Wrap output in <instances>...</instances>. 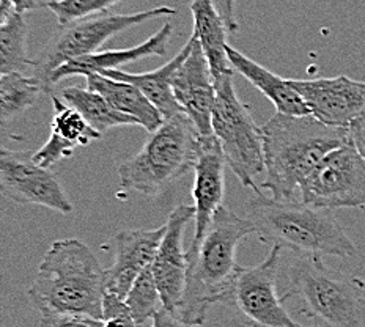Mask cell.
<instances>
[{
    "mask_svg": "<svg viewBox=\"0 0 365 327\" xmlns=\"http://www.w3.org/2000/svg\"><path fill=\"white\" fill-rule=\"evenodd\" d=\"M263 129L264 180L262 187L276 200H296L319 162L349 140L346 128H334L312 115H276Z\"/></svg>",
    "mask_w": 365,
    "mask_h": 327,
    "instance_id": "obj_1",
    "label": "cell"
},
{
    "mask_svg": "<svg viewBox=\"0 0 365 327\" xmlns=\"http://www.w3.org/2000/svg\"><path fill=\"white\" fill-rule=\"evenodd\" d=\"M254 233L255 227L247 217L237 216L227 207L219 208L200 244L187 249L185 296L175 313L182 323L202 326L210 306H227L241 269L237 263L238 246Z\"/></svg>",
    "mask_w": 365,
    "mask_h": 327,
    "instance_id": "obj_2",
    "label": "cell"
},
{
    "mask_svg": "<svg viewBox=\"0 0 365 327\" xmlns=\"http://www.w3.org/2000/svg\"><path fill=\"white\" fill-rule=\"evenodd\" d=\"M108 271L81 239H60L49 247L30 285V303L46 315H78L103 319Z\"/></svg>",
    "mask_w": 365,
    "mask_h": 327,
    "instance_id": "obj_3",
    "label": "cell"
},
{
    "mask_svg": "<svg viewBox=\"0 0 365 327\" xmlns=\"http://www.w3.org/2000/svg\"><path fill=\"white\" fill-rule=\"evenodd\" d=\"M247 219L264 242L302 255L349 258L357 254L351 238L332 209L314 208L296 200H276L257 192L247 204Z\"/></svg>",
    "mask_w": 365,
    "mask_h": 327,
    "instance_id": "obj_4",
    "label": "cell"
},
{
    "mask_svg": "<svg viewBox=\"0 0 365 327\" xmlns=\"http://www.w3.org/2000/svg\"><path fill=\"white\" fill-rule=\"evenodd\" d=\"M200 145L202 134L186 113L165 120L139 153L120 165V186L128 192L161 195L194 169Z\"/></svg>",
    "mask_w": 365,
    "mask_h": 327,
    "instance_id": "obj_5",
    "label": "cell"
},
{
    "mask_svg": "<svg viewBox=\"0 0 365 327\" xmlns=\"http://www.w3.org/2000/svg\"><path fill=\"white\" fill-rule=\"evenodd\" d=\"M284 301L298 298L301 311L324 327H365V282L328 268L319 255H302L290 266Z\"/></svg>",
    "mask_w": 365,
    "mask_h": 327,
    "instance_id": "obj_6",
    "label": "cell"
},
{
    "mask_svg": "<svg viewBox=\"0 0 365 327\" xmlns=\"http://www.w3.org/2000/svg\"><path fill=\"white\" fill-rule=\"evenodd\" d=\"M235 73L215 79L216 101L212 108L211 128L227 165L245 187H257V177L264 172L263 129L255 123L249 105L240 100L235 90Z\"/></svg>",
    "mask_w": 365,
    "mask_h": 327,
    "instance_id": "obj_7",
    "label": "cell"
},
{
    "mask_svg": "<svg viewBox=\"0 0 365 327\" xmlns=\"http://www.w3.org/2000/svg\"><path fill=\"white\" fill-rule=\"evenodd\" d=\"M177 10L164 5L131 14H113L108 11L62 26L54 38H51L41 56L34 60L32 76L40 82L44 93H51V76L62 65L74 58L95 54L106 41L128 28L163 16H173Z\"/></svg>",
    "mask_w": 365,
    "mask_h": 327,
    "instance_id": "obj_8",
    "label": "cell"
},
{
    "mask_svg": "<svg viewBox=\"0 0 365 327\" xmlns=\"http://www.w3.org/2000/svg\"><path fill=\"white\" fill-rule=\"evenodd\" d=\"M299 199L323 209L365 207V161L351 139L319 162L304 182Z\"/></svg>",
    "mask_w": 365,
    "mask_h": 327,
    "instance_id": "obj_9",
    "label": "cell"
},
{
    "mask_svg": "<svg viewBox=\"0 0 365 327\" xmlns=\"http://www.w3.org/2000/svg\"><path fill=\"white\" fill-rule=\"evenodd\" d=\"M284 247L274 244L262 263L242 268L235 280L230 301L257 327H302L288 313L277 294V274Z\"/></svg>",
    "mask_w": 365,
    "mask_h": 327,
    "instance_id": "obj_10",
    "label": "cell"
},
{
    "mask_svg": "<svg viewBox=\"0 0 365 327\" xmlns=\"http://www.w3.org/2000/svg\"><path fill=\"white\" fill-rule=\"evenodd\" d=\"M0 189L16 203L38 204L60 214H71L73 203L58 177L16 151H0Z\"/></svg>",
    "mask_w": 365,
    "mask_h": 327,
    "instance_id": "obj_11",
    "label": "cell"
},
{
    "mask_svg": "<svg viewBox=\"0 0 365 327\" xmlns=\"http://www.w3.org/2000/svg\"><path fill=\"white\" fill-rule=\"evenodd\" d=\"M302 96L310 115L334 128H349L365 113V82L348 76L318 79H290Z\"/></svg>",
    "mask_w": 365,
    "mask_h": 327,
    "instance_id": "obj_12",
    "label": "cell"
},
{
    "mask_svg": "<svg viewBox=\"0 0 365 327\" xmlns=\"http://www.w3.org/2000/svg\"><path fill=\"white\" fill-rule=\"evenodd\" d=\"M195 217V207L178 204L169 219L167 230L158 249L151 271L156 280L159 294L164 303V308L177 313L180 303L185 296L187 279V250H185V232L191 220Z\"/></svg>",
    "mask_w": 365,
    "mask_h": 327,
    "instance_id": "obj_13",
    "label": "cell"
},
{
    "mask_svg": "<svg viewBox=\"0 0 365 327\" xmlns=\"http://www.w3.org/2000/svg\"><path fill=\"white\" fill-rule=\"evenodd\" d=\"M172 87L182 112L191 118L199 133L203 137L212 135L211 117L216 101V85L208 60L195 35L191 54L175 71Z\"/></svg>",
    "mask_w": 365,
    "mask_h": 327,
    "instance_id": "obj_14",
    "label": "cell"
},
{
    "mask_svg": "<svg viewBox=\"0 0 365 327\" xmlns=\"http://www.w3.org/2000/svg\"><path fill=\"white\" fill-rule=\"evenodd\" d=\"M225 157L215 135H202L199 159L194 172V238L191 244H200L212 217L220 207H224L225 192Z\"/></svg>",
    "mask_w": 365,
    "mask_h": 327,
    "instance_id": "obj_15",
    "label": "cell"
},
{
    "mask_svg": "<svg viewBox=\"0 0 365 327\" xmlns=\"http://www.w3.org/2000/svg\"><path fill=\"white\" fill-rule=\"evenodd\" d=\"M165 230L164 224L155 230H125L117 234L113 263L108 269V293L126 301L135 280L153 264Z\"/></svg>",
    "mask_w": 365,
    "mask_h": 327,
    "instance_id": "obj_16",
    "label": "cell"
},
{
    "mask_svg": "<svg viewBox=\"0 0 365 327\" xmlns=\"http://www.w3.org/2000/svg\"><path fill=\"white\" fill-rule=\"evenodd\" d=\"M173 35V26L167 22L156 33L147 38L145 41L128 49H109V51H98L95 54L86 57L74 58L71 62L62 65L51 76L49 87L57 85L60 81L66 78H74V76H91L100 74L109 70H120V66L137 62V60L147 57H163L167 52Z\"/></svg>",
    "mask_w": 365,
    "mask_h": 327,
    "instance_id": "obj_17",
    "label": "cell"
},
{
    "mask_svg": "<svg viewBox=\"0 0 365 327\" xmlns=\"http://www.w3.org/2000/svg\"><path fill=\"white\" fill-rule=\"evenodd\" d=\"M227 54L233 70L238 71L245 79H247L258 91H262L274 104L276 112L298 117L310 115L306 101L294 90L290 79H282L276 73L266 70L264 66L257 63L255 60L249 58L247 56L241 54L240 51L232 48L230 44L227 48Z\"/></svg>",
    "mask_w": 365,
    "mask_h": 327,
    "instance_id": "obj_18",
    "label": "cell"
},
{
    "mask_svg": "<svg viewBox=\"0 0 365 327\" xmlns=\"http://www.w3.org/2000/svg\"><path fill=\"white\" fill-rule=\"evenodd\" d=\"M192 46H194V35L191 33L189 40L180 49L178 54L175 56L169 63H165L164 66L158 68V70H155V71L133 74V73H126L121 70H109V71H103L100 74L108 76V78L117 79V81L129 82V83H133V85H135L137 88H140L142 93L156 105V109L159 112H161L164 120H169L175 115H178V113H185L182 112V108L180 105V103L177 101V98H175L173 87H172V78H173L175 71L178 70V66L185 62V58L191 54Z\"/></svg>",
    "mask_w": 365,
    "mask_h": 327,
    "instance_id": "obj_19",
    "label": "cell"
},
{
    "mask_svg": "<svg viewBox=\"0 0 365 327\" xmlns=\"http://www.w3.org/2000/svg\"><path fill=\"white\" fill-rule=\"evenodd\" d=\"M87 88L103 95L115 110L135 118L139 126L147 129L150 134L165 121L156 105L133 83L103 74H91L87 76Z\"/></svg>",
    "mask_w": 365,
    "mask_h": 327,
    "instance_id": "obj_20",
    "label": "cell"
},
{
    "mask_svg": "<svg viewBox=\"0 0 365 327\" xmlns=\"http://www.w3.org/2000/svg\"><path fill=\"white\" fill-rule=\"evenodd\" d=\"M191 13L194 19L192 33L208 60L212 78L216 79L222 74L235 73L227 54V35L230 32H228L225 21L220 16L215 2L212 0H192Z\"/></svg>",
    "mask_w": 365,
    "mask_h": 327,
    "instance_id": "obj_21",
    "label": "cell"
},
{
    "mask_svg": "<svg viewBox=\"0 0 365 327\" xmlns=\"http://www.w3.org/2000/svg\"><path fill=\"white\" fill-rule=\"evenodd\" d=\"M60 98L78 109L90 126L100 134L108 133L112 128L139 125L135 118L115 110L103 95L90 88L68 87L62 90Z\"/></svg>",
    "mask_w": 365,
    "mask_h": 327,
    "instance_id": "obj_22",
    "label": "cell"
},
{
    "mask_svg": "<svg viewBox=\"0 0 365 327\" xmlns=\"http://www.w3.org/2000/svg\"><path fill=\"white\" fill-rule=\"evenodd\" d=\"M27 22L24 14L9 13L0 24V73H24L34 66L27 57Z\"/></svg>",
    "mask_w": 365,
    "mask_h": 327,
    "instance_id": "obj_23",
    "label": "cell"
},
{
    "mask_svg": "<svg viewBox=\"0 0 365 327\" xmlns=\"http://www.w3.org/2000/svg\"><path fill=\"white\" fill-rule=\"evenodd\" d=\"M43 93L34 76L24 73H9L0 78V121L5 126L9 121L18 118L38 101Z\"/></svg>",
    "mask_w": 365,
    "mask_h": 327,
    "instance_id": "obj_24",
    "label": "cell"
},
{
    "mask_svg": "<svg viewBox=\"0 0 365 327\" xmlns=\"http://www.w3.org/2000/svg\"><path fill=\"white\" fill-rule=\"evenodd\" d=\"M52 104H54V118L51 123L52 137H56L73 150L87 147L91 142L101 139L103 134L95 131L88 121L82 117V113L65 103L62 98L52 95Z\"/></svg>",
    "mask_w": 365,
    "mask_h": 327,
    "instance_id": "obj_25",
    "label": "cell"
},
{
    "mask_svg": "<svg viewBox=\"0 0 365 327\" xmlns=\"http://www.w3.org/2000/svg\"><path fill=\"white\" fill-rule=\"evenodd\" d=\"M126 303L135 319L137 327H148L153 323L158 311L164 307L151 266L135 280L126 298Z\"/></svg>",
    "mask_w": 365,
    "mask_h": 327,
    "instance_id": "obj_26",
    "label": "cell"
},
{
    "mask_svg": "<svg viewBox=\"0 0 365 327\" xmlns=\"http://www.w3.org/2000/svg\"><path fill=\"white\" fill-rule=\"evenodd\" d=\"M123 0H57L48 9L54 13L60 26H68L71 22L108 13L113 5Z\"/></svg>",
    "mask_w": 365,
    "mask_h": 327,
    "instance_id": "obj_27",
    "label": "cell"
},
{
    "mask_svg": "<svg viewBox=\"0 0 365 327\" xmlns=\"http://www.w3.org/2000/svg\"><path fill=\"white\" fill-rule=\"evenodd\" d=\"M103 327H137L125 299L106 293L103 302Z\"/></svg>",
    "mask_w": 365,
    "mask_h": 327,
    "instance_id": "obj_28",
    "label": "cell"
},
{
    "mask_svg": "<svg viewBox=\"0 0 365 327\" xmlns=\"http://www.w3.org/2000/svg\"><path fill=\"white\" fill-rule=\"evenodd\" d=\"M38 327H103V321L78 315H46L41 316Z\"/></svg>",
    "mask_w": 365,
    "mask_h": 327,
    "instance_id": "obj_29",
    "label": "cell"
},
{
    "mask_svg": "<svg viewBox=\"0 0 365 327\" xmlns=\"http://www.w3.org/2000/svg\"><path fill=\"white\" fill-rule=\"evenodd\" d=\"M212 2H215L220 16L224 18L228 32L237 33L240 28L237 19V0H212Z\"/></svg>",
    "mask_w": 365,
    "mask_h": 327,
    "instance_id": "obj_30",
    "label": "cell"
},
{
    "mask_svg": "<svg viewBox=\"0 0 365 327\" xmlns=\"http://www.w3.org/2000/svg\"><path fill=\"white\" fill-rule=\"evenodd\" d=\"M348 133H349V139H351L354 147L357 148L359 155L365 161V113L348 128Z\"/></svg>",
    "mask_w": 365,
    "mask_h": 327,
    "instance_id": "obj_31",
    "label": "cell"
},
{
    "mask_svg": "<svg viewBox=\"0 0 365 327\" xmlns=\"http://www.w3.org/2000/svg\"><path fill=\"white\" fill-rule=\"evenodd\" d=\"M148 327H191L181 321V319L173 313V311L161 308L153 318V323H151Z\"/></svg>",
    "mask_w": 365,
    "mask_h": 327,
    "instance_id": "obj_32",
    "label": "cell"
},
{
    "mask_svg": "<svg viewBox=\"0 0 365 327\" xmlns=\"http://www.w3.org/2000/svg\"><path fill=\"white\" fill-rule=\"evenodd\" d=\"M26 11H32V0H0V13H2V16L9 13L24 14Z\"/></svg>",
    "mask_w": 365,
    "mask_h": 327,
    "instance_id": "obj_33",
    "label": "cell"
},
{
    "mask_svg": "<svg viewBox=\"0 0 365 327\" xmlns=\"http://www.w3.org/2000/svg\"><path fill=\"white\" fill-rule=\"evenodd\" d=\"M54 2H57V0H32V10L48 9V6Z\"/></svg>",
    "mask_w": 365,
    "mask_h": 327,
    "instance_id": "obj_34",
    "label": "cell"
},
{
    "mask_svg": "<svg viewBox=\"0 0 365 327\" xmlns=\"http://www.w3.org/2000/svg\"><path fill=\"white\" fill-rule=\"evenodd\" d=\"M314 327H324V326H319V324H317V326H314Z\"/></svg>",
    "mask_w": 365,
    "mask_h": 327,
    "instance_id": "obj_35",
    "label": "cell"
},
{
    "mask_svg": "<svg viewBox=\"0 0 365 327\" xmlns=\"http://www.w3.org/2000/svg\"><path fill=\"white\" fill-rule=\"evenodd\" d=\"M252 327H257V326H252Z\"/></svg>",
    "mask_w": 365,
    "mask_h": 327,
    "instance_id": "obj_36",
    "label": "cell"
}]
</instances>
